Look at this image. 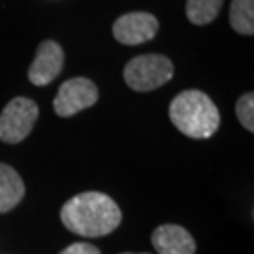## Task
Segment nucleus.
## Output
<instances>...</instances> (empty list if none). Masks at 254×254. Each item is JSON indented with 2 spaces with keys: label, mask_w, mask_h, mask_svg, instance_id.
Returning <instances> with one entry per match:
<instances>
[{
  "label": "nucleus",
  "mask_w": 254,
  "mask_h": 254,
  "mask_svg": "<svg viewBox=\"0 0 254 254\" xmlns=\"http://www.w3.org/2000/svg\"><path fill=\"white\" fill-rule=\"evenodd\" d=\"M236 116L245 129L250 132L254 130V94H243L236 103Z\"/></svg>",
  "instance_id": "obj_12"
},
{
  "label": "nucleus",
  "mask_w": 254,
  "mask_h": 254,
  "mask_svg": "<svg viewBox=\"0 0 254 254\" xmlns=\"http://www.w3.org/2000/svg\"><path fill=\"white\" fill-rule=\"evenodd\" d=\"M230 23L235 32L251 37L254 33V0H231Z\"/></svg>",
  "instance_id": "obj_10"
},
{
  "label": "nucleus",
  "mask_w": 254,
  "mask_h": 254,
  "mask_svg": "<svg viewBox=\"0 0 254 254\" xmlns=\"http://www.w3.org/2000/svg\"><path fill=\"white\" fill-rule=\"evenodd\" d=\"M159 20L149 12L124 13L113 25V35L123 45H140L155 38Z\"/></svg>",
  "instance_id": "obj_6"
},
{
  "label": "nucleus",
  "mask_w": 254,
  "mask_h": 254,
  "mask_svg": "<svg viewBox=\"0 0 254 254\" xmlns=\"http://www.w3.org/2000/svg\"><path fill=\"white\" fill-rule=\"evenodd\" d=\"M60 254H101V251L94 245H89V243H74V245L68 246Z\"/></svg>",
  "instance_id": "obj_13"
},
{
  "label": "nucleus",
  "mask_w": 254,
  "mask_h": 254,
  "mask_svg": "<svg viewBox=\"0 0 254 254\" xmlns=\"http://www.w3.org/2000/svg\"><path fill=\"white\" fill-rule=\"evenodd\" d=\"M63 64V48L53 40H45L40 43L33 63L28 68V79L35 86H47L62 73Z\"/></svg>",
  "instance_id": "obj_7"
},
{
  "label": "nucleus",
  "mask_w": 254,
  "mask_h": 254,
  "mask_svg": "<svg viewBox=\"0 0 254 254\" xmlns=\"http://www.w3.org/2000/svg\"><path fill=\"white\" fill-rule=\"evenodd\" d=\"M152 245L159 254H195L193 236L179 225H162L152 233Z\"/></svg>",
  "instance_id": "obj_8"
},
{
  "label": "nucleus",
  "mask_w": 254,
  "mask_h": 254,
  "mask_svg": "<svg viewBox=\"0 0 254 254\" xmlns=\"http://www.w3.org/2000/svg\"><path fill=\"white\" fill-rule=\"evenodd\" d=\"M174 76V64L164 55H140L132 58L124 68V81L130 89L147 93L154 91Z\"/></svg>",
  "instance_id": "obj_3"
},
{
  "label": "nucleus",
  "mask_w": 254,
  "mask_h": 254,
  "mask_svg": "<svg viewBox=\"0 0 254 254\" xmlns=\"http://www.w3.org/2000/svg\"><path fill=\"white\" fill-rule=\"evenodd\" d=\"M169 116L182 134L191 139H208L220 127V113L205 93L189 89L170 103Z\"/></svg>",
  "instance_id": "obj_2"
},
{
  "label": "nucleus",
  "mask_w": 254,
  "mask_h": 254,
  "mask_svg": "<svg viewBox=\"0 0 254 254\" xmlns=\"http://www.w3.org/2000/svg\"><path fill=\"white\" fill-rule=\"evenodd\" d=\"M23 195L25 185L17 170L7 164H0V213H7L17 206Z\"/></svg>",
  "instance_id": "obj_9"
},
{
  "label": "nucleus",
  "mask_w": 254,
  "mask_h": 254,
  "mask_svg": "<svg viewBox=\"0 0 254 254\" xmlns=\"http://www.w3.org/2000/svg\"><path fill=\"white\" fill-rule=\"evenodd\" d=\"M121 254H149V253H121Z\"/></svg>",
  "instance_id": "obj_14"
},
{
  "label": "nucleus",
  "mask_w": 254,
  "mask_h": 254,
  "mask_svg": "<svg viewBox=\"0 0 254 254\" xmlns=\"http://www.w3.org/2000/svg\"><path fill=\"white\" fill-rule=\"evenodd\" d=\"M60 216L71 233L84 238L109 235L123 220L118 203L101 191H84L73 196L63 205Z\"/></svg>",
  "instance_id": "obj_1"
},
{
  "label": "nucleus",
  "mask_w": 254,
  "mask_h": 254,
  "mask_svg": "<svg viewBox=\"0 0 254 254\" xmlns=\"http://www.w3.org/2000/svg\"><path fill=\"white\" fill-rule=\"evenodd\" d=\"M38 106L28 98H15L0 114V140L18 144L27 139L38 119Z\"/></svg>",
  "instance_id": "obj_4"
},
{
  "label": "nucleus",
  "mask_w": 254,
  "mask_h": 254,
  "mask_svg": "<svg viewBox=\"0 0 254 254\" xmlns=\"http://www.w3.org/2000/svg\"><path fill=\"white\" fill-rule=\"evenodd\" d=\"M223 0H187V17L193 25H208L218 17Z\"/></svg>",
  "instance_id": "obj_11"
},
{
  "label": "nucleus",
  "mask_w": 254,
  "mask_h": 254,
  "mask_svg": "<svg viewBox=\"0 0 254 254\" xmlns=\"http://www.w3.org/2000/svg\"><path fill=\"white\" fill-rule=\"evenodd\" d=\"M99 98L96 84L88 78H73L60 86L53 108L60 118H69L91 108Z\"/></svg>",
  "instance_id": "obj_5"
}]
</instances>
